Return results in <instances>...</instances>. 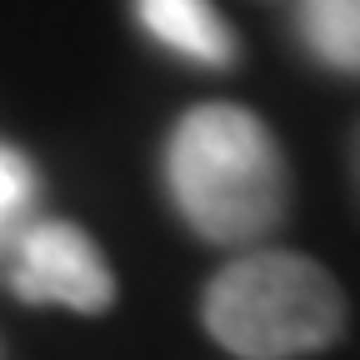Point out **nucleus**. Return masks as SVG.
Segmentation results:
<instances>
[{"instance_id":"nucleus-2","label":"nucleus","mask_w":360,"mask_h":360,"mask_svg":"<svg viewBox=\"0 0 360 360\" xmlns=\"http://www.w3.org/2000/svg\"><path fill=\"white\" fill-rule=\"evenodd\" d=\"M345 290L300 250H245L200 295V326L240 360H305L345 335Z\"/></svg>"},{"instance_id":"nucleus-1","label":"nucleus","mask_w":360,"mask_h":360,"mask_svg":"<svg viewBox=\"0 0 360 360\" xmlns=\"http://www.w3.org/2000/svg\"><path fill=\"white\" fill-rule=\"evenodd\" d=\"M165 191L210 245H255L290 210V170L270 125L231 101H205L165 141Z\"/></svg>"},{"instance_id":"nucleus-7","label":"nucleus","mask_w":360,"mask_h":360,"mask_svg":"<svg viewBox=\"0 0 360 360\" xmlns=\"http://www.w3.org/2000/svg\"><path fill=\"white\" fill-rule=\"evenodd\" d=\"M355 165H360V150H355Z\"/></svg>"},{"instance_id":"nucleus-5","label":"nucleus","mask_w":360,"mask_h":360,"mask_svg":"<svg viewBox=\"0 0 360 360\" xmlns=\"http://www.w3.org/2000/svg\"><path fill=\"white\" fill-rule=\"evenodd\" d=\"M295 30L310 60L335 75H360V0H295Z\"/></svg>"},{"instance_id":"nucleus-6","label":"nucleus","mask_w":360,"mask_h":360,"mask_svg":"<svg viewBox=\"0 0 360 360\" xmlns=\"http://www.w3.org/2000/svg\"><path fill=\"white\" fill-rule=\"evenodd\" d=\"M30 195H35V170H30V160H25L20 150H11V146H0V240L15 231V220L25 215Z\"/></svg>"},{"instance_id":"nucleus-4","label":"nucleus","mask_w":360,"mask_h":360,"mask_svg":"<svg viewBox=\"0 0 360 360\" xmlns=\"http://www.w3.org/2000/svg\"><path fill=\"white\" fill-rule=\"evenodd\" d=\"M135 20L146 25L150 40H160L175 56H186L191 65L231 70L240 60L236 30L220 20V11L210 0H135Z\"/></svg>"},{"instance_id":"nucleus-3","label":"nucleus","mask_w":360,"mask_h":360,"mask_svg":"<svg viewBox=\"0 0 360 360\" xmlns=\"http://www.w3.org/2000/svg\"><path fill=\"white\" fill-rule=\"evenodd\" d=\"M11 285L30 305H65L75 315H105L115 305V276L101 245L70 220H40L20 236Z\"/></svg>"}]
</instances>
